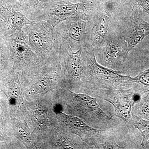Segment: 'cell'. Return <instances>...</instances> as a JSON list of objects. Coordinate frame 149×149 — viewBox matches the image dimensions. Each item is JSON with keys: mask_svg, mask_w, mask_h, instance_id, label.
<instances>
[{"mask_svg": "<svg viewBox=\"0 0 149 149\" xmlns=\"http://www.w3.org/2000/svg\"><path fill=\"white\" fill-rule=\"evenodd\" d=\"M132 124L141 132L143 137L141 146L146 148L149 145V121L133 114Z\"/></svg>", "mask_w": 149, "mask_h": 149, "instance_id": "cell-14", "label": "cell"}, {"mask_svg": "<svg viewBox=\"0 0 149 149\" xmlns=\"http://www.w3.org/2000/svg\"><path fill=\"white\" fill-rule=\"evenodd\" d=\"M20 88L16 83H13L10 87L9 90V95L14 98H17L20 93Z\"/></svg>", "mask_w": 149, "mask_h": 149, "instance_id": "cell-19", "label": "cell"}, {"mask_svg": "<svg viewBox=\"0 0 149 149\" xmlns=\"http://www.w3.org/2000/svg\"><path fill=\"white\" fill-rule=\"evenodd\" d=\"M136 3L149 15V0H136Z\"/></svg>", "mask_w": 149, "mask_h": 149, "instance_id": "cell-20", "label": "cell"}, {"mask_svg": "<svg viewBox=\"0 0 149 149\" xmlns=\"http://www.w3.org/2000/svg\"><path fill=\"white\" fill-rule=\"evenodd\" d=\"M12 63L18 68L30 65L37 60L22 30L6 37Z\"/></svg>", "mask_w": 149, "mask_h": 149, "instance_id": "cell-8", "label": "cell"}, {"mask_svg": "<svg viewBox=\"0 0 149 149\" xmlns=\"http://www.w3.org/2000/svg\"><path fill=\"white\" fill-rule=\"evenodd\" d=\"M52 81L49 77H43L40 78L34 85V89L37 93L46 92L51 88Z\"/></svg>", "mask_w": 149, "mask_h": 149, "instance_id": "cell-18", "label": "cell"}, {"mask_svg": "<svg viewBox=\"0 0 149 149\" xmlns=\"http://www.w3.org/2000/svg\"><path fill=\"white\" fill-rule=\"evenodd\" d=\"M11 64L6 37L0 33V72L7 70Z\"/></svg>", "mask_w": 149, "mask_h": 149, "instance_id": "cell-13", "label": "cell"}, {"mask_svg": "<svg viewBox=\"0 0 149 149\" xmlns=\"http://www.w3.org/2000/svg\"><path fill=\"white\" fill-rule=\"evenodd\" d=\"M134 104L133 114L144 119L149 120V94Z\"/></svg>", "mask_w": 149, "mask_h": 149, "instance_id": "cell-15", "label": "cell"}, {"mask_svg": "<svg viewBox=\"0 0 149 149\" xmlns=\"http://www.w3.org/2000/svg\"><path fill=\"white\" fill-rule=\"evenodd\" d=\"M99 98L111 104L114 107L116 116L121 118L129 131H132L133 108L136 102V95L132 88H121L112 91H102L95 93Z\"/></svg>", "mask_w": 149, "mask_h": 149, "instance_id": "cell-4", "label": "cell"}, {"mask_svg": "<svg viewBox=\"0 0 149 149\" xmlns=\"http://www.w3.org/2000/svg\"><path fill=\"white\" fill-rule=\"evenodd\" d=\"M32 51L39 59L49 58L55 53L54 27L45 21H36L23 27Z\"/></svg>", "mask_w": 149, "mask_h": 149, "instance_id": "cell-3", "label": "cell"}, {"mask_svg": "<svg viewBox=\"0 0 149 149\" xmlns=\"http://www.w3.org/2000/svg\"><path fill=\"white\" fill-rule=\"evenodd\" d=\"M140 11L134 8L130 22L123 32L122 38L129 52L149 35V23L144 20Z\"/></svg>", "mask_w": 149, "mask_h": 149, "instance_id": "cell-10", "label": "cell"}, {"mask_svg": "<svg viewBox=\"0 0 149 149\" xmlns=\"http://www.w3.org/2000/svg\"><path fill=\"white\" fill-rule=\"evenodd\" d=\"M63 122L67 127L78 134L91 146L94 147L104 141L107 137L105 130L96 129L85 123L80 118L60 113Z\"/></svg>", "mask_w": 149, "mask_h": 149, "instance_id": "cell-9", "label": "cell"}, {"mask_svg": "<svg viewBox=\"0 0 149 149\" xmlns=\"http://www.w3.org/2000/svg\"><path fill=\"white\" fill-rule=\"evenodd\" d=\"M90 7L86 3L73 4L60 0L43 7L29 18L32 21H45L54 28L62 22L70 19L80 18L87 20L90 15Z\"/></svg>", "mask_w": 149, "mask_h": 149, "instance_id": "cell-2", "label": "cell"}, {"mask_svg": "<svg viewBox=\"0 0 149 149\" xmlns=\"http://www.w3.org/2000/svg\"><path fill=\"white\" fill-rule=\"evenodd\" d=\"M70 93L74 109L89 125L101 130H105L109 126L112 117L100 107L96 98L85 94H75L70 91Z\"/></svg>", "mask_w": 149, "mask_h": 149, "instance_id": "cell-5", "label": "cell"}, {"mask_svg": "<svg viewBox=\"0 0 149 149\" xmlns=\"http://www.w3.org/2000/svg\"><path fill=\"white\" fill-rule=\"evenodd\" d=\"M129 52L127 44L122 37H111L108 40L103 49V58L106 62L113 64L124 60Z\"/></svg>", "mask_w": 149, "mask_h": 149, "instance_id": "cell-11", "label": "cell"}, {"mask_svg": "<svg viewBox=\"0 0 149 149\" xmlns=\"http://www.w3.org/2000/svg\"><path fill=\"white\" fill-rule=\"evenodd\" d=\"M82 57L84 64V73L86 74L94 93L132 87L133 83L130 82V76L123 75L120 71L100 65L97 61L94 53L84 47H82Z\"/></svg>", "mask_w": 149, "mask_h": 149, "instance_id": "cell-1", "label": "cell"}, {"mask_svg": "<svg viewBox=\"0 0 149 149\" xmlns=\"http://www.w3.org/2000/svg\"><path fill=\"white\" fill-rule=\"evenodd\" d=\"M22 12L17 0H0V33L6 37L20 32L26 25L35 22Z\"/></svg>", "mask_w": 149, "mask_h": 149, "instance_id": "cell-6", "label": "cell"}, {"mask_svg": "<svg viewBox=\"0 0 149 149\" xmlns=\"http://www.w3.org/2000/svg\"><path fill=\"white\" fill-rule=\"evenodd\" d=\"M113 10V7H107L96 18L92 33V40L96 46L100 47L105 42Z\"/></svg>", "mask_w": 149, "mask_h": 149, "instance_id": "cell-12", "label": "cell"}, {"mask_svg": "<svg viewBox=\"0 0 149 149\" xmlns=\"http://www.w3.org/2000/svg\"><path fill=\"white\" fill-rule=\"evenodd\" d=\"M130 82L132 83L139 84L146 91H149V68L140 73L135 77H130Z\"/></svg>", "mask_w": 149, "mask_h": 149, "instance_id": "cell-16", "label": "cell"}, {"mask_svg": "<svg viewBox=\"0 0 149 149\" xmlns=\"http://www.w3.org/2000/svg\"><path fill=\"white\" fill-rule=\"evenodd\" d=\"M87 22L80 17L61 22L54 28V38L69 45L73 51L83 47L86 35Z\"/></svg>", "mask_w": 149, "mask_h": 149, "instance_id": "cell-7", "label": "cell"}, {"mask_svg": "<svg viewBox=\"0 0 149 149\" xmlns=\"http://www.w3.org/2000/svg\"><path fill=\"white\" fill-rule=\"evenodd\" d=\"M17 1H19L22 4H24L27 3L29 2L30 0H17Z\"/></svg>", "mask_w": 149, "mask_h": 149, "instance_id": "cell-21", "label": "cell"}, {"mask_svg": "<svg viewBox=\"0 0 149 149\" xmlns=\"http://www.w3.org/2000/svg\"><path fill=\"white\" fill-rule=\"evenodd\" d=\"M95 148L100 149H125L124 147L118 146L114 138L112 136H107L104 141L101 143L97 144L95 146Z\"/></svg>", "mask_w": 149, "mask_h": 149, "instance_id": "cell-17", "label": "cell"}]
</instances>
